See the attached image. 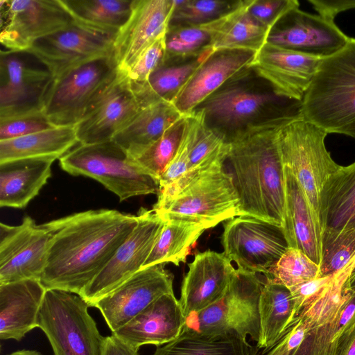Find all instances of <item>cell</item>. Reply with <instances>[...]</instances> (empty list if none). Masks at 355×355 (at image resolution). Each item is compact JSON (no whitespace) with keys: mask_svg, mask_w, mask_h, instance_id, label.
I'll use <instances>...</instances> for the list:
<instances>
[{"mask_svg":"<svg viewBox=\"0 0 355 355\" xmlns=\"http://www.w3.org/2000/svg\"><path fill=\"white\" fill-rule=\"evenodd\" d=\"M138 216L88 210L48 222L53 230L40 282L46 290L81 295L132 232Z\"/></svg>","mask_w":355,"mask_h":355,"instance_id":"obj_1","label":"cell"},{"mask_svg":"<svg viewBox=\"0 0 355 355\" xmlns=\"http://www.w3.org/2000/svg\"><path fill=\"white\" fill-rule=\"evenodd\" d=\"M278 128H257L238 136L230 143L227 161L239 198V216L283 228L286 186L277 140Z\"/></svg>","mask_w":355,"mask_h":355,"instance_id":"obj_2","label":"cell"},{"mask_svg":"<svg viewBox=\"0 0 355 355\" xmlns=\"http://www.w3.org/2000/svg\"><path fill=\"white\" fill-rule=\"evenodd\" d=\"M252 73L251 69L230 81L195 110L228 144L257 128L303 119L302 101L277 95L264 80L261 84L252 80Z\"/></svg>","mask_w":355,"mask_h":355,"instance_id":"obj_3","label":"cell"},{"mask_svg":"<svg viewBox=\"0 0 355 355\" xmlns=\"http://www.w3.org/2000/svg\"><path fill=\"white\" fill-rule=\"evenodd\" d=\"M302 114L327 134L355 139V38L322 59L302 101Z\"/></svg>","mask_w":355,"mask_h":355,"instance_id":"obj_4","label":"cell"},{"mask_svg":"<svg viewBox=\"0 0 355 355\" xmlns=\"http://www.w3.org/2000/svg\"><path fill=\"white\" fill-rule=\"evenodd\" d=\"M59 160L62 170L96 180L115 193L120 201L137 196L158 195L160 191L159 180L112 139L79 144Z\"/></svg>","mask_w":355,"mask_h":355,"instance_id":"obj_5","label":"cell"},{"mask_svg":"<svg viewBox=\"0 0 355 355\" xmlns=\"http://www.w3.org/2000/svg\"><path fill=\"white\" fill-rule=\"evenodd\" d=\"M327 135L324 130L304 119L291 121L277 130L283 164L295 178L320 226L322 188L341 167L326 148Z\"/></svg>","mask_w":355,"mask_h":355,"instance_id":"obj_6","label":"cell"},{"mask_svg":"<svg viewBox=\"0 0 355 355\" xmlns=\"http://www.w3.org/2000/svg\"><path fill=\"white\" fill-rule=\"evenodd\" d=\"M79 295L46 291L37 326L46 335L53 355H101L105 337Z\"/></svg>","mask_w":355,"mask_h":355,"instance_id":"obj_7","label":"cell"},{"mask_svg":"<svg viewBox=\"0 0 355 355\" xmlns=\"http://www.w3.org/2000/svg\"><path fill=\"white\" fill-rule=\"evenodd\" d=\"M153 209L165 220L192 222L206 230L239 216V198L232 174L221 165Z\"/></svg>","mask_w":355,"mask_h":355,"instance_id":"obj_8","label":"cell"},{"mask_svg":"<svg viewBox=\"0 0 355 355\" xmlns=\"http://www.w3.org/2000/svg\"><path fill=\"white\" fill-rule=\"evenodd\" d=\"M119 71L114 53L83 63L54 78L43 113L54 126H75Z\"/></svg>","mask_w":355,"mask_h":355,"instance_id":"obj_9","label":"cell"},{"mask_svg":"<svg viewBox=\"0 0 355 355\" xmlns=\"http://www.w3.org/2000/svg\"><path fill=\"white\" fill-rule=\"evenodd\" d=\"M264 282L258 274L236 269L224 295L204 310L191 315L185 325L205 334L234 331L259 342V300Z\"/></svg>","mask_w":355,"mask_h":355,"instance_id":"obj_10","label":"cell"},{"mask_svg":"<svg viewBox=\"0 0 355 355\" xmlns=\"http://www.w3.org/2000/svg\"><path fill=\"white\" fill-rule=\"evenodd\" d=\"M223 254L237 268L269 277L289 248L283 228L249 216H237L224 224Z\"/></svg>","mask_w":355,"mask_h":355,"instance_id":"obj_11","label":"cell"},{"mask_svg":"<svg viewBox=\"0 0 355 355\" xmlns=\"http://www.w3.org/2000/svg\"><path fill=\"white\" fill-rule=\"evenodd\" d=\"M53 80L30 52L1 50L0 119L42 112Z\"/></svg>","mask_w":355,"mask_h":355,"instance_id":"obj_12","label":"cell"},{"mask_svg":"<svg viewBox=\"0 0 355 355\" xmlns=\"http://www.w3.org/2000/svg\"><path fill=\"white\" fill-rule=\"evenodd\" d=\"M116 33L73 20L64 28L37 40L27 51L55 78L83 63L114 53Z\"/></svg>","mask_w":355,"mask_h":355,"instance_id":"obj_13","label":"cell"},{"mask_svg":"<svg viewBox=\"0 0 355 355\" xmlns=\"http://www.w3.org/2000/svg\"><path fill=\"white\" fill-rule=\"evenodd\" d=\"M137 216L132 232L82 292L89 306L141 269L166 222L153 209L141 208Z\"/></svg>","mask_w":355,"mask_h":355,"instance_id":"obj_14","label":"cell"},{"mask_svg":"<svg viewBox=\"0 0 355 355\" xmlns=\"http://www.w3.org/2000/svg\"><path fill=\"white\" fill-rule=\"evenodd\" d=\"M53 230L28 216L18 225L0 223V284L38 279L44 270Z\"/></svg>","mask_w":355,"mask_h":355,"instance_id":"obj_15","label":"cell"},{"mask_svg":"<svg viewBox=\"0 0 355 355\" xmlns=\"http://www.w3.org/2000/svg\"><path fill=\"white\" fill-rule=\"evenodd\" d=\"M0 42L7 50L28 51L37 40L64 28L73 18L60 0L0 1Z\"/></svg>","mask_w":355,"mask_h":355,"instance_id":"obj_16","label":"cell"},{"mask_svg":"<svg viewBox=\"0 0 355 355\" xmlns=\"http://www.w3.org/2000/svg\"><path fill=\"white\" fill-rule=\"evenodd\" d=\"M159 263L140 269L92 307L113 333L162 295L173 292V275Z\"/></svg>","mask_w":355,"mask_h":355,"instance_id":"obj_17","label":"cell"},{"mask_svg":"<svg viewBox=\"0 0 355 355\" xmlns=\"http://www.w3.org/2000/svg\"><path fill=\"white\" fill-rule=\"evenodd\" d=\"M141 108L127 72L119 69L114 80L75 125L79 144L111 140Z\"/></svg>","mask_w":355,"mask_h":355,"instance_id":"obj_18","label":"cell"},{"mask_svg":"<svg viewBox=\"0 0 355 355\" xmlns=\"http://www.w3.org/2000/svg\"><path fill=\"white\" fill-rule=\"evenodd\" d=\"M334 19L301 10L288 11L270 31L267 42L310 56L326 58L347 44Z\"/></svg>","mask_w":355,"mask_h":355,"instance_id":"obj_19","label":"cell"},{"mask_svg":"<svg viewBox=\"0 0 355 355\" xmlns=\"http://www.w3.org/2000/svg\"><path fill=\"white\" fill-rule=\"evenodd\" d=\"M175 8V0H133L130 15L114 42L119 69L128 72L144 51L167 33Z\"/></svg>","mask_w":355,"mask_h":355,"instance_id":"obj_20","label":"cell"},{"mask_svg":"<svg viewBox=\"0 0 355 355\" xmlns=\"http://www.w3.org/2000/svg\"><path fill=\"white\" fill-rule=\"evenodd\" d=\"M322 60L267 42L256 53L251 68L277 95L302 101Z\"/></svg>","mask_w":355,"mask_h":355,"instance_id":"obj_21","label":"cell"},{"mask_svg":"<svg viewBox=\"0 0 355 355\" xmlns=\"http://www.w3.org/2000/svg\"><path fill=\"white\" fill-rule=\"evenodd\" d=\"M255 54L243 50L214 53L204 60L172 103L182 114H191L224 85L250 71Z\"/></svg>","mask_w":355,"mask_h":355,"instance_id":"obj_22","label":"cell"},{"mask_svg":"<svg viewBox=\"0 0 355 355\" xmlns=\"http://www.w3.org/2000/svg\"><path fill=\"white\" fill-rule=\"evenodd\" d=\"M236 273L232 261L223 253L206 250L189 263L181 286L180 302L187 318L219 300Z\"/></svg>","mask_w":355,"mask_h":355,"instance_id":"obj_23","label":"cell"},{"mask_svg":"<svg viewBox=\"0 0 355 355\" xmlns=\"http://www.w3.org/2000/svg\"><path fill=\"white\" fill-rule=\"evenodd\" d=\"M186 320L180 300L173 292L155 300L112 334L137 349L146 345L159 347L175 339Z\"/></svg>","mask_w":355,"mask_h":355,"instance_id":"obj_24","label":"cell"},{"mask_svg":"<svg viewBox=\"0 0 355 355\" xmlns=\"http://www.w3.org/2000/svg\"><path fill=\"white\" fill-rule=\"evenodd\" d=\"M46 289L38 279L0 284V338L21 340L37 327Z\"/></svg>","mask_w":355,"mask_h":355,"instance_id":"obj_25","label":"cell"},{"mask_svg":"<svg viewBox=\"0 0 355 355\" xmlns=\"http://www.w3.org/2000/svg\"><path fill=\"white\" fill-rule=\"evenodd\" d=\"M285 174V215L283 230L289 248L300 250L318 265L322 254V230L309 202L290 169Z\"/></svg>","mask_w":355,"mask_h":355,"instance_id":"obj_26","label":"cell"},{"mask_svg":"<svg viewBox=\"0 0 355 355\" xmlns=\"http://www.w3.org/2000/svg\"><path fill=\"white\" fill-rule=\"evenodd\" d=\"M252 0L241 1L223 16L205 23L211 40L202 54L207 58L223 50H243L257 53L267 42L270 30L258 23L249 13Z\"/></svg>","mask_w":355,"mask_h":355,"instance_id":"obj_27","label":"cell"},{"mask_svg":"<svg viewBox=\"0 0 355 355\" xmlns=\"http://www.w3.org/2000/svg\"><path fill=\"white\" fill-rule=\"evenodd\" d=\"M185 116L170 101L156 102L141 107L112 139L135 159Z\"/></svg>","mask_w":355,"mask_h":355,"instance_id":"obj_28","label":"cell"},{"mask_svg":"<svg viewBox=\"0 0 355 355\" xmlns=\"http://www.w3.org/2000/svg\"><path fill=\"white\" fill-rule=\"evenodd\" d=\"M52 159H21L0 163V206L23 209L51 175Z\"/></svg>","mask_w":355,"mask_h":355,"instance_id":"obj_29","label":"cell"},{"mask_svg":"<svg viewBox=\"0 0 355 355\" xmlns=\"http://www.w3.org/2000/svg\"><path fill=\"white\" fill-rule=\"evenodd\" d=\"M320 218L322 236L355 228V162L341 166L323 187Z\"/></svg>","mask_w":355,"mask_h":355,"instance_id":"obj_30","label":"cell"},{"mask_svg":"<svg viewBox=\"0 0 355 355\" xmlns=\"http://www.w3.org/2000/svg\"><path fill=\"white\" fill-rule=\"evenodd\" d=\"M261 334L257 346L263 354L272 349L297 322L290 290L272 277H266L259 300Z\"/></svg>","mask_w":355,"mask_h":355,"instance_id":"obj_31","label":"cell"},{"mask_svg":"<svg viewBox=\"0 0 355 355\" xmlns=\"http://www.w3.org/2000/svg\"><path fill=\"white\" fill-rule=\"evenodd\" d=\"M79 144L75 126H54L0 141V163L21 159H60Z\"/></svg>","mask_w":355,"mask_h":355,"instance_id":"obj_32","label":"cell"},{"mask_svg":"<svg viewBox=\"0 0 355 355\" xmlns=\"http://www.w3.org/2000/svg\"><path fill=\"white\" fill-rule=\"evenodd\" d=\"M259 348L236 332L205 334L184 325L173 340L152 355H257Z\"/></svg>","mask_w":355,"mask_h":355,"instance_id":"obj_33","label":"cell"},{"mask_svg":"<svg viewBox=\"0 0 355 355\" xmlns=\"http://www.w3.org/2000/svg\"><path fill=\"white\" fill-rule=\"evenodd\" d=\"M205 230L195 223L166 220L141 268L166 263L178 266L180 263H185L191 247Z\"/></svg>","mask_w":355,"mask_h":355,"instance_id":"obj_34","label":"cell"},{"mask_svg":"<svg viewBox=\"0 0 355 355\" xmlns=\"http://www.w3.org/2000/svg\"><path fill=\"white\" fill-rule=\"evenodd\" d=\"M206 59L200 55L178 65L164 64L156 69L146 82L137 85L131 83L141 107L162 101L172 103Z\"/></svg>","mask_w":355,"mask_h":355,"instance_id":"obj_35","label":"cell"},{"mask_svg":"<svg viewBox=\"0 0 355 355\" xmlns=\"http://www.w3.org/2000/svg\"><path fill=\"white\" fill-rule=\"evenodd\" d=\"M355 321V290L345 288L343 300L334 316L310 330L289 355H328L341 334Z\"/></svg>","mask_w":355,"mask_h":355,"instance_id":"obj_36","label":"cell"},{"mask_svg":"<svg viewBox=\"0 0 355 355\" xmlns=\"http://www.w3.org/2000/svg\"><path fill=\"white\" fill-rule=\"evenodd\" d=\"M74 21L117 33L128 19L133 0H60Z\"/></svg>","mask_w":355,"mask_h":355,"instance_id":"obj_37","label":"cell"},{"mask_svg":"<svg viewBox=\"0 0 355 355\" xmlns=\"http://www.w3.org/2000/svg\"><path fill=\"white\" fill-rule=\"evenodd\" d=\"M354 259L334 274L330 284L299 313L297 320L312 329L330 320L340 307L345 294V284L352 270Z\"/></svg>","mask_w":355,"mask_h":355,"instance_id":"obj_38","label":"cell"},{"mask_svg":"<svg viewBox=\"0 0 355 355\" xmlns=\"http://www.w3.org/2000/svg\"><path fill=\"white\" fill-rule=\"evenodd\" d=\"M210 33L205 24H170L166 34V63L195 59L209 45Z\"/></svg>","mask_w":355,"mask_h":355,"instance_id":"obj_39","label":"cell"},{"mask_svg":"<svg viewBox=\"0 0 355 355\" xmlns=\"http://www.w3.org/2000/svg\"><path fill=\"white\" fill-rule=\"evenodd\" d=\"M320 276L319 265L300 250L288 248L269 277L289 289Z\"/></svg>","mask_w":355,"mask_h":355,"instance_id":"obj_40","label":"cell"},{"mask_svg":"<svg viewBox=\"0 0 355 355\" xmlns=\"http://www.w3.org/2000/svg\"><path fill=\"white\" fill-rule=\"evenodd\" d=\"M185 117L174 123L156 142L135 159L139 165L159 180L177 152Z\"/></svg>","mask_w":355,"mask_h":355,"instance_id":"obj_41","label":"cell"},{"mask_svg":"<svg viewBox=\"0 0 355 355\" xmlns=\"http://www.w3.org/2000/svg\"><path fill=\"white\" fill-rule=\"evenodd\" d=\"M241 1L175 0L170 24H202L229 12Z\"/></svg>","mask_w":355,"mask_h":355,"instance_id":"obj_42","label":"cell"},{"mask_svg":"<svg viewBox=\"0 0 355 355\" xmlns=\"http://www.w3.org/2000/svg\"><path fill=\"white\" fill-rule=\"evenodd\" d=\"M355 258V228L322 236L321 276L332 275Z\"/></svg>","mask_w":355,"mask_h":355,"instance_id":"obj_43","label":"cell"},{"mask_svg":"<svg viewBox=\"0 0 355 355\" xmlns=\"http://www.w3.org/2000/svg\"><path fill=\"white\" fill-rule=\"evenodd\" d=\"M202 121V116L198 111L186 116L177 152L159 178L160 189L173 183L191 168L190 153Z\"/></svg>","mask_w":355,"mask_h":355,"instance_id":"obj_44","label":"cell"},{"mask_svg":"<svg viewBox=\"0 0 355 355\" xmlns=\"http://www.w3.org/2000/svg\"><path fill=\"white\" fill-rule=\"evenodd\" d=\"M166 34L158 37L149 46L127 72L132 84L137 85L146 82L156 69L165 64Z\"/></svg>","mask_w":355,"mask_h":355,"instance_id":"obj_45","label":"cell"},{"mask_svg":"<svg viewBox=\"0 0 355 355\" xmlns=\"http://www.w3.org/2000/svg\"><path fill=\"white\" fill-rule=\"evenodd\" d=\"M54 125L42 112L0 119V141L44 130Z\"/></svg>","mask_w":355,"mask_h":355,"instance_id":"obj_46","label":"cell"},{"mask_svg":"<svg viewBox=\"0 0 355 355\" xmlns=\"http://www.w3.org/2000/svg\"><path fill=\"white\" fill-rule=\"evenodd\" d=\"M300 6L297 0H252L250 15L270 31L291 9Z\"/></svg>","mask_w":355,"mask_h":355,"instance_id":"obj_47","label":"cell"},{"mask_svg":"<svg viewBox=\"0 0 355 355\" xmlns=\"http://www.w3.org/2000/svg\"><path fill=\"white\" fill-rule=\"evenodd\" d=\"M230 145L224 138L202 121L190 153L191 167Z\"/></svg>","mask_w":355,"mask_h":355,"instance_id":"obj_48","label":"cell"},{"mask_svg":"<svg viewBox=\"0 0 355 355\" xmlns=\"http://www.w3.org/2000/svg\"><path fill=\"white\" fill-rule=\"evenodd\" d=\"M334 275L320 276L289 288L297 314L315 298L332 281Z\"/></svg>","mask_w":355,"mask_h":355,"instance_id":"obj_49","label":"cell"},{"mask_svg":"<svg viewBox=\"0 0 355 355\" xmlns=\"http://www.w3.org/2000/svg\"><path fill=\"white\" fill-rule=\"evenodd\" d=\"M319 15L334 19L340 12L355 8V0H309Z\"/></svg>","mask_w":355,"mask_h":355,"instance_id":"obj_50","label":"cell"},{"mask_svg":"<svg viewBox=\"0 0 355 355\" xmlns=\"http://www.w3.org/2000/svg\"><path fill=\"white\" fill-rule=\"evenodd\" d=\"M101 355H140L137 349L112 334L105 337Z\"/></svg>","mask_w":355,"mask_h":355,"instance_id":"obj_51","label":"cell"},{"mask_svg":"<svg viewBox=\"0 0 355 355\" xmlns=\"http://www.w3.org/2000/svg\"><path fill=\"white\" fill-rule=\"evenodd\" d=\"M328 355H355V321L336 341Z\"/></svg>","mask_w":355,"mask_h":355,"instance_id":"obj_52","label":"cell"},{"mask_svg":"<svg viewBox=\"0 0 355 355\" xmlns=\"http://www.w3.org/2000/svg\"><path fill=\"white\" fill-rule=\"evenodd\" d=\"M288 331L272 349L267 352L266 355H289L291 350L288 343Z\"/></svg>","mask_w":355,"mask_h":355,"instance_id":"obj_53","label":"cell"},{"mask_svg":"<svg viewBox=\"0 0 355 355\" xmlns=\"http://www.w3.org/2000/svg\"><path fill=\"white\" fill-rule=\"evenodd\" d=\"M345 287L352 290H355V268L352 271L349 278L347 279Z\"/></svg>","mask_w":355,"mask_h":355,"instance_id":"obj_54","label":"cell"},{"mask_svg":"<svg viewBox=\"0 0 355 355\" xmlns=\"http://www.w3.org/2000/svg\"><path fill=\"white\" fill-rule=\"evenodd\" d=\"M8 355H43L36 350L32 349H22L14 352Z\"/></svg>","mask_w":355,"mask_h":355,"instance_id":"obj_55","label":"cell"}]
</instances>
